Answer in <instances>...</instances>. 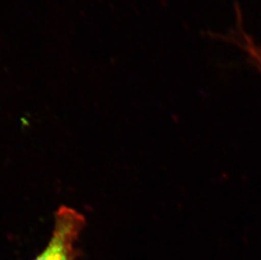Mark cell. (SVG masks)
Returning <instances> with one entry per match:
<instances>
[{
    "label": "cell",
    "mask_w": 261,
    "mask_h": 260,
    "mask_svg": "<svg viewBox=\"0 0 261 260\" xmlns=\"http://www.w3.org/2000/svg\"><path fill=\"white\" fill-rule=\"evenodd\" d=\"M85 226L86 218L81 212L72 207H59L49 242L34 260H75L77 241Z\"/></svg>",
    "instance_id": "1"
}]
</instances>
